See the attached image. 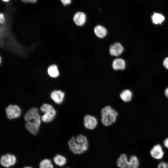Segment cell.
Returning <instances> with one entry per match:
<instances>
[{
    "label": "cell",
    "mask_w": 168,
    "mask_h": 168,
    "mask_svg": "<svg viewBox=\"0 0 168 168\" xmlns=\"http://www.w3.org/2000/svg\"><path fill=\"white\" fill-rule=\"evenodd\" d=\"M98 124L97 119L94 116L87 114L83 118V124L84 127L89 130H93L96 127Z\"/></svg>",
    "instance_id": "7"
},
{
    "label": "cell",
    "mask_w": 168,
    "mask_h": 168,
    "mask_svg": "<svg viewBox=\"0 0 168 168\" xmlns=\"http://www.w3.org/2000/svg\"><path fill=\"white\" fill-rule=\"evenodd\" d=\"M64 96V93L59 90L54 91L50 94L52 99L55 102L58 104H61L63 102Z\"/></svg>",
    "instance_id": "12"
},
{
    "label": "cell",
    "mask_w": 168,
    "mask_h": 168,
    "mask_svg": "<svg viewBox=\"0 0 168 168\" xmlns=\"http://www.w3.org/2000/svg\"><path fill=\"white\" fill-rule=\"evenodd\" d=\"M7 116L10 119L17 118L21 114L20 108L16 105H11L6 109Z\"/></svg>",
    "instance_id": "8"
},
{
    "label": "cell",
    "mask_w": 168,
    "mask_h": 168,
    "mask_svg": "<svg viewBox=\"0 0 168 168\" xmlns=\"http://www.w3.org/2000/svg\"><path fill=\"white\" fill-rule=\"evenodd\" d=\"M112 66L114 70H123L125 68V63L124 60L122 58H116L113 61Z\"/></svg>",
    "instance_id": "13"
},
{
    "label": "cell",
    "mask_w": 168,
    "mask_h": 168,
    "mask_svg": "<svg viewBox=\"0 0 168 168\" xmlns=\"http://www.w3.org/2000/svg\"><path fill=\"white\" fill-rule=\"evenodd\" d=\"M164 146L168 149V138H166L163 141Z\"/></svg>",
    "instance_id": "24"
},
{
    "label": "cell",
    "mask_w": 168,
    "mask_h": 168,
    "mask_svg": "<svg viewBox=\"0 0 168 168\" xmlns=\"http://www.w3.org/2000/svg\"><path fill=\"white\" fill-rule=\"evenodd\" d=\"M119 96L122 100L124 102H129L132 99L133 93L130 90L126 89L124 90L120 93Z\"/></svg>",
    "instance_id": "15"
},
{
    "label": "cell",
    "mask_w": 168,
    "mask_h": 168,
    "mask_svg": "<svg viewBox=\"0 0 168 168\" xmlns=\"http://www.w3.org/2000/svg\"><path fill=\"white\" fill-rule=\"evenodd\" d=\"M16 161V158L14 155L7 153L1 156L0 162L2 166L8 168L14 165Z\"/></svg>",
    "instance_id": "6"
},
{
    "label": "cell",
    "mask_w": 168,
    "mask_h": 168,
    "mask_svg": "<svg viewBox=\"0 0 168 168\" xmlns=\"http://www.w3.org/2000/svg\"><path fill=\"white\" fill-rule=\"evenodd\" d=\"M75 24L79 26H83L86 21V16L83 12H79L76 13L73 17Z\"/></svg>",
    "instance_id": "11"
},
{
    "label": "cell",
    "mask_w": 168,
    "mask_h": 168,
    "mask_svg": "<svg viewBox=\"0 0 168 168\" xmlns=\"http://www.w3.org/2000/svg\"><path fill=\"white\" fill-rule=\"evenodd\" d=\"M37 0H29L30 1V2L34 3H35L37 1Z\"/></svg>",
    "instance_id": "26"
},
{
    "label": "cell",
    "mask_w": 168,
    "mask_h": 168,
    "mask_svg": "<svg viewBox=\"0 0 168 168\" xmlns=\"http://www.w3.org/2000/svg\"><path fill=\"white\" fill-rule=\"evenodd\" d=\"M164 93L166 96L168 98V87L166 88L165 90Z\"/></svg>",
    "instance_id": "25"
},
{
    "label": "cell",
    "mask_w": 168,
    "mask_h": 168,
    "mask_svg": "<svg viewBox=\"0 0 168 168\" xmlns=\"http://www.w3.org/2000/svg\"><path fill=\"white\" fill-rule=\"evenodd\" d=\"M22 2L24 3L30 2L29 0H21Z\"/></svg>",
    "instance_id": "27"
},
{
    "label": "cell",
    "mask_w": 168,
    "mask_h": 168,
    "mask_svg": "<svg viewBox=\"0 0 168 168\" xmlns=\"http://www.w3.org/2000/svg\"><path fill=\"white\" fill-rule=\"evenodd\" d=\"M24 119L27 122L25 127L32 134H36L40 124V118L38 109L35 108L30 109L25 114Z\"/></svg>",
    "instance_id": "1"
},
{
    "label": "cell",
    "mask_w": 168,
    "mask_h": 168,
    "mask_svg": "<svg viewBox=\"0 0 168 168\" xmlns=\"http://www.w3.org/2000/svg\"><path fill=\"white\" fill-rule=\"evenodd\" d=\"M70 168L67 167V168Z\"/></svg>",
    "instance_id": "30"
},
{
    "label": "cell",
    "mask_w": 168,
    "mask_h": 168,
    "mask_svg": "<svg viewBox=\"0 0 168 168\" xmlns=\"http://www.w3.org/2000/svg\"><path fill=\"white\" fill-rule=\"evenodd\" d=\"M125 154H121L118 159L116 165L119 168H138L139 162L138 158L131 156L129 160Z\"/></svg>",
    "instance_id": "4"
},
{
    "label": "cell",
    "mask_w": 168,
    "mask_h": 168,
    "mask_svg": "<svg viewBox=\"0 0 168 168\" xmlns=\"http://www.w3.org/2000/svg\"><path fill=\"white\" fill-rule=\"evenodd\" d=\"M53 161L57 165L59 166H62L66 163L67 160L64 156L58 154L54 157Z\"/></svg>",
    "instance_id": "16"
},
{
    "label": "cell",
    "mask_w": 168,
    "mask_h": 168,
    "mask_svg": "<svg viewBox=\"0 0 168 168\" xmlns=\"http://www.w3.org/2000/svg\"><path fill=\"white\" fill-rule=\"evenodd\" d=\"M150 154L154 158L159 160L163 157L164 152L163 151L161 146L160 144L154 145L151 149Z\"/></svg>",
    "instance_id": "9"
},
{
    "label": "cell",
    "mask_w": 168,
    "mask_h": 168,
    "mask_svg": "<svg viewBox=\"0 0 168 168\" xmlns=\"http://www.w3.org/2000/svg\"><path fill=\"white\" fill-rule=\"evenodd\" d=\"M164 67L167 69H168V57L166 58L164 60L163 62Z\"/></svg>",
    "instance_id": "23"
},
{
    "label": "cell",
    "mask_w": 168,
    "mask_h": 168,
    "mask_svg": "<svg viewBox=\"0 0 168 168\" xmlns=\"http://www.w3.org/2000/svg\"><path fill=\"white\" fill-rule=\"evenodd\" d=\"M157 168H168V163L165 161H161L159 164Z\"/></svg>",
    "instance_id": "20"
},
{
    "label": "cell",
    "mask_w": 168,
    "mask_h": 168,
    "mask_svg": "<svg viewBox=\"0 0 168 168\" xmlns=\"http://www.w3.org/2000/svg\"><path fill=\"white\" fill-rule=\"evenodd\" d=\"M101 122L105 126L112 125L116 120L118 116V112L110 106H107L101 110Z\"/></svg>",
    "instance_id": "3"
},
{
    "label": "cell",
    "mask_w": 168,
    "mask_h": 168,
    "mask_svg": "<svg viewBox=\"0 0 168 168\" xmlns=\"http://www.w3.org/2000/svg\"><path fill=\"white\" fill-rule=\"evenodd\" d=\"M23 168H32L31 167L28 166H26L24 167Z\"/></svg>",
    "instance_id": "29"
},
{
    "label": "cell",
    "mask_w": 168,
    "mask_h": 168,
    "mask_svg": "<svg viewBox=\"0 0 168 168\" xmlns=\"http://www.w3.org/2000/svg\"><path fill=\"white\" fill-rule=\"evenodd\" d=\"M62 4L64 6L70 4L72 2L71 0H60Z\"/></svg>",
    "instance_id": "21"
},
{
    "label": "cell",
    "mask_w": 168,
    "mask_h": 168,
    "mask_svg": "<svg viewBox=\"0 0 168 168\" xmlns=\"http://www.w3.org/2000/svg\"><path fill=\"white\" fill-rule=\"evenodd\" d=\"M95 35L99 38H103L107 35V30L104 26L98 25L96 26L94 29Z\"/></svg>",
    "instance_id": "14"
},
{
    "label": "cell",
    "mask_w": 168,
    "mask_h": 168,
    "mask_svg": "<svg viewBox=\"0 0 168 168\" xmlns=\"http://www.w3.org/2000/svg\"><path fill=\"white\" fill-rule=\"evenodd\" d=\"M41 110L44 113L41 117L42 120L44 122L51 121L54 117L56 111L54 107L51 105L44 104L40 107Z\"/></svg>",
    "instance_id": "5"
},
{
    "label": "cell",
    "mask_w": 168,
    "mask_h": 168,
    "mask_svg": "<svg viewBox=\"0 0 168 168\" xmlns=\"http://www.w3.org/2000/svg\"><path fill=\"white\" fill-rule=\"evenodd\" d=\"M152 22L156 24H161L165 19V17L161 14L154 13L152 16Z\"/></svg>",
    "instance_id": "17"
},
{
    "label": "cell",
    "mask_w": 168,
    "mask_h": 168,
    "mask_svg": "<svg viewBox=\"0 0 168 168\" xmlns=\"http://www.w3.org/2000/svg\"><path fill=\"white\" fill-rule=\"evenodd\" d=\"M5 21L4 15L2 13L0 14V22L1 24L3 23Z\"/></svg>",
    "instance_id": "22"
},
{
    "label": "cell",
    "mask_w": 168,
    "mask_h": 168,
    "mask_svg": "<svg viewBox=\"0 0 168 168\" xmlns=\"http://www.w3.org/2000/svg\"><path fill=\"white\" fill-rule=\"evenodd\" d=\"M70 150L74 154L80 155L87 150L89 142L86 136L82 134L72 137L68 142Z\"/></svg>",
    "instance_id": "2"
},
{
    "label": "cell",
    "mask_w": 168,
    "mask_h": 168,
    "mask_svg": "<svg viewBox=\"0 0 168 168\" xmlns=\"http://www.w3.org/2000/svg\"><path fill=\"white\" fill-rule=\"evenodd\" d=\"M10 0H2V1L5 2H7L9 1Z\"/></svg>",
    "instance_id": "28"
},
{
    "label": "cell",
    "mask_w": 168,
    "mask_h": 168,
    "mask_svg": "<svg viewBox=\"0 0 168 168\" xmlns=\"http://www.w3.org/2000/svg\"><path fill=\"white\" fill-rule=\"evenodd\" d=\"M40 168H54L51 161L48 159L42 160L39 164Z\"/></svg>",
    "instance_id": "19"
},
{
    "label": "cell",
    "mask_w": 168,
    "mask_h": 168,
    "mask_svg": "<svg viewBox=\"0 0 168 168\" xmlns=\"http://www.w3.org/2000/svg\"><path fill=\"white\" fill-rule=\"evenodd\" d=\"M49 75L53 77H56L59 74L58 71L56 66L52 65L50 66L48 70Z\"/></svg>",
    "instance_id": "18"
},
{
    "label": "cell",
    "mask_w": 168,
    "mask_h": 168,
    "mask_svg": "<svg viewBox=\"0 0 168 168\" xmlns=\"http://www.w3.org/2000/svg\"><path fill=\"white\" fill-rule=\"evenodd\" d=\"M124 50V48L119 43H115L111 45L109 49L110 54L113 56L120 55Z\"/></svg>",
    "instance_id": "10"
}]
</instances>
